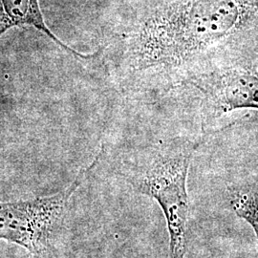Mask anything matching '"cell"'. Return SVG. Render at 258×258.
Listing matches in <instances>:
<instances>
[{
  "instance_id": "6da1fadb",
  "label": "cell",
  "mask_w": 258,
  "mask_h": 258,
  "mask_svg": "<svg viewBox=\"0 0 258 258\" xmlns=\"http://www.w3.org/2000/svg\"><path fill=\"white\" fill-rule=\"evenodd\" d=\"M257 31L258 0H168L129 34L130 72L137 83L178 87L222 48Z\"/></svg>"
},
{
  "instance_id": "7a4b0ae2",
  "label": "cell",
  "mask_w": 258,
  "mask_h": 258,
  "mask_svg": "<svg viewBox=\"0 0 258 258\" xmlns=\"http://www.w3.org/2000/svg\"><path fill=\"white\" fill-rule=\"evenodd\" d=\"M208 133L197 138L178 137L137 148L127 179L137 192L153 198L166 217L168 258H184L187 249V176L194 154Z\"/></svg>"
},
{
  "instance_id": "3957f363",
  "label": "cell",
  "mask_w": 258,
  "mask_h": 258,
  "mask_svg": "<svg viewBox=\"0 0 258 258\" xmlns=\"http://www.w3.org/2000/svg\"><path fill=\"white\" fill-rule=\"evenodd\" d=\"M179 87L195 97L203 127L232 111L258 110V32L222 48Z\"/></svg>"
},
{
  "instance_id": "277c9868",
  "label": "cell",
  "mask_w": 258,
  "mask_h": 258,
  "mask_svg": "<svg viewBox=\"0 0 258 258\" xmlns=\"http://www.w3.org/2000/svg\"><path fill=\"white\" fill-rule=\"evenodd\" d=\"M102 149L92 164L63 191L31 201L0 203V238L19 244L32 252L44 249L53 225L84 177L98 163Z\"/></svg>"
},
{
  "instance_id": "5b68a950",
  "label": "cell",
  "mask_w": 258,
  "mask_h": 258,
  "mask_svg": "<svg viewBox=\"0 0 258 258\" xmlns=\"http://www.w3.org/2000/svg\"><path fill=\"white\" fill-rule=\"evenodd\" d=\"M22 25L37 28L76 56L84 59L90 58V55H84L75 51L54 36L43 20L38 0H0V37L10 28Z\"/></svg>"
},
{
  "instance_id": "8992f818",
  "label": "cell",
  "mask_w": 258,
  "mask_h": 258,
  "mask_svg": "<svg viewBox=\"0 0 258 258\" xmlns=\"http://www.w3.org/2000/svg\"><path fill=\"white\" fill-rule=\"evenodd\" d=\"M229 199L232 211L252 227L258 242V177L231 186Z\"/></svg>"
}]
</instances>
